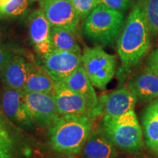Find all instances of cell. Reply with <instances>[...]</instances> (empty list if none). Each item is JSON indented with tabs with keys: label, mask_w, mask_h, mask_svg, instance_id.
Instances as JSON below:
<instances>
[{
	"label": "cell",
	"mask_w": 158,
	"mask_h": 158,
	"mask_svg": "<svg viewBox=\"0 0 158 158\" xmlns=\"http://www.w3.org/2000/svg\"><path fill=\"white\" fill-rule=\"evenodd\" d=\"M15 56L14 53L7 49L0 47V72Z\"/></svg>",
	"instance_id": "484cf974"
},
{
	"label": "cell",
	"mask_w": 158,
	"mask_h": 158,
	"mask_svg": "<svg viewBox=\"0 0 158 158\" xmlns=\"http://www.w3.org/2000/svg\"><path fill=\"white\" fill-rule=\"evenodd\" d=\"M132 0H100V4L108 8L123 13L127 10L131 5Z\"/></svg>",
	"instance_id": "cb8c5ba5"
},
{
	"label": "cell",
	"mask_w": 158,
	"mask_h": 158,
	"mask_svg": "<svg viewBox=\"0 0 158 158\" xmlns=\"http://www.w3.org/2000/svg\"><path fill=\"white\" fill-rule=\"evenodd\" d=\"M40 3L51 27L76 30L80 19L70 0H40Z\"/></svg>",
	"instance_id": "8fae6325"
},
{
	"label": "cell",
	"mask_w": 158,
	"mask_h": 158,
	"mask_svg": "<svg viewBox=\"0 0 158 158\" xmlns=\"http://www.w3.org/2000/svg\"><path fill=\"white\" fill-rule=\"evenodd\" d=\"M137 100L127 87L122 86L98 98L96 116L117 117L135 109Z\"/></svg>",
	"instance_id": "9c48e42d"
},
{
	"label": "cell",
	"mask_w": 158,
	"mask_h": 158,
	"mask_svg": "<svg viewBox=\"0 0 158 158\" xmlns=\"http://www.w3.org/2000/svg\"><path fill=\"white\" fill-rule=\"evenodd\" d=\"M93 125V118L88 115L60 116L48 130L51 149L63 155H77L81 152Z\"/></svg>",
	"instance_id": "7a4b0ae2"
},
{
	"label": "cell",
	"mask_w": 158,
	"mask_h": 158,
	"mask_svg": "<svg viewBox=\"0 0 158 158\" xmlns=\"http://www.w3.org/2000/svg\"><path fill=\"white\" fill-rule=\"evenodd\" d=\"M81 64V53L51 49L42 56L39 66L55 83H58L64 81Z\"/></svg>",
	"instance_id": "52a82bcc"
},
{
	"label": "cell",
	"mask_w": 158,
	"mask_h": 158,
	"mask_svg": "<svg viewBox=\"0 0 158 158\" xmlns=\"http://www.w3.org/2000/svg\"><path fill=\"white\" fill-rule=\"evenodd\" d=\"M145 70L158 76V46L152 51L148 57Z\"/></svg>",
	"instance_id": "d4e9b609"
},
{
	"label": "cell",
	"mask_w": 158,
	"mask_h": 158,
	"mask_svg": "<svg viewBox=\"0 0 158 158\" xmlns=\"http://www.w3.org/2000/svg\"><path fill=\"white\" fill-rule=\"evenodd\" d=\"M70 2L79 19L87 18L97 6L100 5L96 0H70Z\"/></svg>",
	"instance_id": "603a6c76"
},
{
	"label": "cell",
	"mask_w": 158,
	"mask_h": 158,
	"mask_svg": "<svg viewBox=\"0 0 158 158\" xmlns=\"http://www.w3.org/2000/svg\"><path fill=\"white\" fill-rule=\"evenodd\" d=\"M84 158H116V147L102 129L92 130L81 150Z\"/></svg>",
	"instance_id": "2e32d148"
},
{
	"label": "cell",
	"mask_w": 158,
	"mask_h": 158,
	"mask_svg": "<svg viewBox=\"0 0 158 158\" xmlns=\"http://www.w3.org/2000/svg\"><path fill=\"white\" fill-rule=\"evenodd\" d=\"M25 99L37 127L48 130L60 116L54 94L25 92Z\"/></svg>",
	"instance_id": "30bf717a"
},
{
	"label": "cell",
	"mask_w": 158,
	"mask_h": 158,
	"mask_svg": "<svg viewBox=\"0 0 158 158\" xmlns=\"http://www.w3.org/2000/svg\"><path fill=\"white\" fill-rule=\"evenodd\" d=\"M81 65L93 86L104 90L116 73L117 59L101 47L86 48L81 55Z\"/></svg>",
	"instance_id": "5b68a950"
},
{
	"label": "cell",
	"mask_w": 158,
	"mask_h": 158,
	"mask_svg": "<svg viewBox=\"0 0 158 158\" xmlns=\"http://www.w3.org/2000/svg\"><path fill=\"white\" fill-rule=\"evenodd\" d=\"M29 31L35 49L41 56L51 50L50 32L51 26L42 10H36L28 19Z\"/></svg>",
	"instance_id": "4fadbf2b"
},
{
	"label": "cell",
	"mask_w": 158,
	"mask_h": 158,
	"mask_svg": "<svg viewBox=\"0 0 158 158\" xmlns=\"http://www.w3.org/2000/svg\"><path fill=\"white\" fill-rule=\"evenodd\" d=\"M29 6V0H10L0 8V16H18L23 14Z\"/></svg>",
	"instance_id": "7402d4cb"
},
{
	"label": "cell",
	"mask_w": 158,
	"mask_h": 158,
	"mask_svg": "<svg viewBox=\"0 0 158 158\" xmlns=\"http://www.w3.org/2000/svg\"><path fill=\"white\" fill-rule=\"evenodd\" d=\"M123 13L98 5L88 15L84 24V33L91 40L102 45L112 43L124 26Z\"/></svg>",
	"instance_id": "277c9868"
},
{
	"label": "cell",
	"mask_w": 158,
	"mask_h": 158,
	"mask_svg": "<svg viewBox=\"0 0 158 158\" xmlns=\"http://www.w3.org/2000/svg\"><path fill=\"white\" fill-rule=\"evenodd\" d=\"M101 124L108 137L120 149L134 153L143 147V131L134 110L117 117H102Z\"/></svg>",
	"instance_id": "3957f363"
},
{
	"label": "cell",
	"mask_w": 158,
	"mask_h": 158,
	"mask_svg": "<svg viewBox=\"0 0 158 158\" xmlns=\"http://www.w3.org/2000/svg\"><path fill=\"white\" fill-rule=\"evenodd\" d=\"M141 128L147 147L158 153V98L143 108Z\"/></svg>",
	"instance_id": "ac0fdd59"
},
{
	"label": "cell",
	"mask_w": 158,
	"mask_h": 158,
	"mask_svg": "<svg viewBox=\"0 0 158 158\" xmlns=\"http://www.w3.org/2000/svg\"><path fill=\"white\" fill-rule=\"evenodd\" d=\"M143 7L150 35L158 37V0H143Z\"/></svg>",
	"instance_id": "44dd1931"
},
{
	"label": "cell",
	"mask_w": 158,
	"mask_h": 158,
	"mask_svg": "<svg viewBox=\"0 0 158 158\" xmlns=\"http://www.w3.org/2000/svg\"><path fill=\"white\" fill-rule=\"evenodd\" d=\"M96 1H98V2H99V3H100V0H96Z\"/></svg>",
	"instance_id": "83f0119b"
},
{
	"label": "cell",
	"mask_w": 158,
	"mask_h": 158,
	"mask_svg": "<svg viewBox=\"0 0 158 158\" xmlns=\"http://www.w3.org/2000/svg\"><path fill=\"white\" fill-rule=\"evenodd\" d=\"M54 98L60 116L88 115L87 105L83 97L74 92L64 82L56 83Z\"/></svg>",
	"instance_id": "7c38bea8"
},
{
	"label": "cell",
	"mask_w": 158,
	"mask_h": 158,
	"mask_svg": "<svg viewBox=\"0 0 158 158\" xmlns=\"http://www.w3.org/2000/svg\"><path fill=\"white\" fill-rule=\"evenodd\" d=\"M135 96L137 103H145L158 98V76L143 71L132 77L127 86Z\"/></svg>",
	"instance_id": "9a60e30c"
},
{
	"label": "cell",
	"mask_w": 158,
	"mask_h": 158,
	"mask_svg": "<svg viewBox=\"0 0 158 158\" xmlns=\"http://www.w3.org/2000/svg\"></svg>",
	"instance_id": "f1b7e54d"
},
{
	"label": "cell",
	"mask_w": 158,
	"mask_h": 158,
	"mask_svg": "<svg viewBox=\"0 0 158 158\" xmlns=\"http://www.w3.org/2000/svg\"><path fill=\"white\" fill-rule=\"evenodd\" d=\"M30 64L23 57L15 55L0 72V80L5 88L24 89Z\"/></svg>",
	"instance_id": "e0dca14e"
},
{
	"label": "cell",
	"mask_w": 158,
	"mask_h": 158,
	"mask_svg": "<svg viewBox=\"0 0 158 158\" xmlns=\"http://www.w3.org/2000/svg\"><path fill=\"white\" fill-rule=\"evenodd\" d=\"M74 31L62 27H51L50 32L51 49L81 53V47L73 35Z\"/></svg>",
	"instance_id": "ffe728a7"
},
{
	"label": "cell",
	"mask_w": 158,
	"mask_h": 158,
	"mask_svg": "<svg viewBox=\"0 0 158 158\" xmlns=\"http://www.w3.org/2000/svg\"><path fill=\"white\" fill-rule=\"evenodd\" d=\"M23 131L0 111V158H24L31 152Z\"/></svg>",
	"instance_id": "ba28073f"
},
{
	"label": "cell",
	"mask_w": 158,
	"mask_h": 158,
	"mask_svg": "<svg viewBox=\"0 0 158 158\" xmlns=\"http://www.w3.org/2000/svg\"><path fill=\"white\" fill-rule=\"evenodd\" d=\"M63 82L85 99L87 105L89 116L93 118L97 117L96 109L98 105V98L93 85L86 76L82 65L81 64Z\"/></svg>",
	"instance_id": "5bb4252c"
},
{
	"label": "cell",
	"mask_w": 158,
	"mask_h": 158,
	"mask_svg": "<svg viewBox=\"0 0 158 158\" xmlns=\"http://www.w3.org/2000/svg\"><path fill=\"white\" fill-rule=\"evenodd\" d=\"M10 0H0V8L7 4Z\"/></svg>",
	"instance_id": "4316f807"
},
{
	"label": "cell",
	"mask_w": 158,
	"mask_h": 158,
	"mask_svg": "<svg viewBox=\"0 0 158 158\" xmlns=\"http://www.w3.org/2000/svg\"><path fill=\"white\" fill-rule=\"evenodd\" d=\"M56 83L40 66L30 64L24 89L27 92L54 94Z\"/></svg>",
	"instance_id": "d6986e66"
},
{
	"label": "cell",
	"mask_w": 158,
	"mask_h": 158,
	"mask_svg": "<svg viewBox=\"0 0 158 158\" xmlns=\"http://www.w3.org/2000/svg\"><path fill=\"white\" fill-rule=\"evenodd\" d=\"M0 109L10 121L23 131L33 132L37 127L27 106L23 90L4 88L0 96Z\"/></svg>",
	"instance_id": "8992f818"
},
{
	"label": "cell",
	"mask_w": 158,
	"mask_h": 158,
	"mask_svg": "<svg viewBox=\"0 0 158 158\" xmlns=\"http://www.w3.org/2000/svg\"><path fill=\"white\" fill-rule=\"evenodd\" d=\"M151 46V35L144 15L143 0H138L130 11L117 40L121 67L117 76L120 81L141 63Z\"/></svg>",
	"instance_id": "6da1fadb"
}]
</instances>
